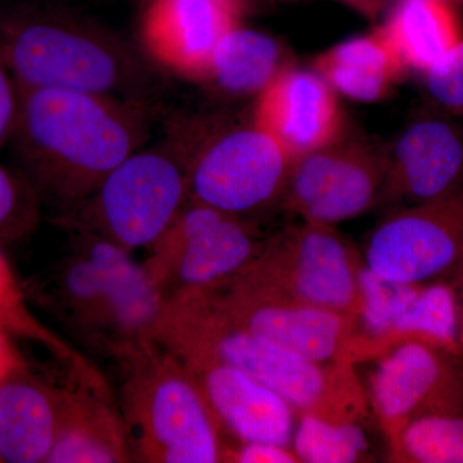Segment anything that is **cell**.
I'll use <instances>...</instances> for the list:
<instances>
[{
	"label": "cell",
	"instance_id": "obj_1",
	"mask_svg": "<svg viewBox=\"0 0 463 463\" xmlns=\"http://www.w3.org/2000/svg\"><path fill=\"white\" fill-rule=\"evenodd\" d=\"M146 136L142 111L130 100L18 88L11 137L33 188L66 209L90 197Z\"/></svg>",
	"mask_w": 463,
	"mask_h": 463
},
{
	"label": "cell",
	"instance_id": "obj_2",
	"mask_svg": "<svg viewBox=\"0 0 463 463\" xmlns=\"http://www.w3.org/2000/svg\"><path fill=\"white\" fill-rule=\"evenodd\" d=\"M154 340L173 354L205 355L239 368L298 413L336 422H359L367 414L354 365L317 364L259 339L230 321L203 289L164 301Z\"/></svg>",
	"mask_w": 463,
	"mask_h": 463
},
{
	"label": "cell",
	"instance_id": "obj_3",
	"mask_svg": "<svg viewBox=\"0 0 463 463\" xmlns=\"http://www.w3.org/2000/svg\"><path fill=\"white\" fill-rule=\"evenodd\" d=\"M112 356L123 370L120 413L134 461L230 462L223 426L178 356L154 340Z\"/></svg>",
	"mask_w": 463,
	"mask_h": 463
},
{
	"label": "cell",
	"instance_id": "obj_4",
	"mask_svg": "<svg viewBox=\"0 0 463 463\" xmlns=\"http://www.w3.org/2000/svg\"><path fill=\"white\" fill-rule=\"evenodd\" d=\"M74 252L53 279V306L84 340L114 355L154 340L164 298L132 252L75 232Z\"/></svg>",
	"mask_w": 463,
	"mask_h": 463
},
{
	"label": "cell",
	"instance_id": "obj_5",
	"mask_svg": "<svg viewBox=\"0 0 463 463\" xmlns=\"http://www.w3.org/2000/svg\"><path fill=\"white\" fill-rule=\"evenodd\" d=\"M0 42L17 88L118 99L143 84L145 71L133 52L111 33L78 18L14 17L0 26Z\"/></svg>",
	"mask_w": 463,
	"mask_h": 463
},
{
	"label": "cell",
	"instance_id": "obj_6",
	"mask_svg": "<svg viewBox=\"0 0 463 463\" xmlns=\"http://www.w3.org/2000/svg\"><path fill=\"white\" fill-rule=\"evenodd\" d=\"M199 145L137 149L90 197L66 210L63 223L130 252L148 249L190 203V165Z\"/></svg>",
	"mask_w": 463,
	"mask_h": 463
},
{
	"label": "cell",
	"instance_id": "obj_7",
	"mask_svg": "<svg viewBox=\"0 0 463 463\" xmlns=\"http://www.w3.org/2000/svg\"><path fill=\"white\" fill-rule=\"evenodd\" d=\"M362 264L364 259L334 225L301 221L265 240L236 276L270 294L358 321Z\"/></svg>",
	"mask_w": 463,
	"mask_h": 463
},
{
	"label": "cell",
	"instance_id": "obj_8",
	"mask_svg": "<svg viewBox=\"0 0 463 463\" xmlns=\"http://www.w3.org/2000/svg\"><path fill=\"white\" fill-rule=\"evenodd\" d=\"M264 241L246 219L190 201L142 265L166 300L228 281L254 260Z\"/></svg>",
	"mask_w": 463,
	"mask_h": 463
},
{
	"label": "cell",
	"instance_id": "obj_9",
	"mask_svg": "<svg viewBox=\"0 0 463 463\" xmlns=\"http://www.w3.org/2000/svg\"><path fill=\"white\" fill-rule=\"evenodd\" d=\"M291 156L257 124L201 139L190 165V201L248 221L281 206Z\"/></svg>",
	"mask_w": 463,
	"mask_h": 463
},
{
	"label": "cell",
	"instance_id": "obj_10",
	"mask_svg": "<svg viewBox=\"0 0 463 463\" xmlns=\"http://www.w3.org/2000/svg\"><path fill=\"white\" fill-rule=\"evenodd\" d=\"M364 263L381 279L423 286L463 267V184L441 199L398 207L371 232Z\"/></svg>",
	"mask_w": 463,
	"mask_h": 463
},
{
	"label": "cell",
	"instance_id": "obj_11",
	"mask_svg": "<svg viewBox=\"0 0 463 463\" xmlns=\"http://www.w3.org/2000/svg\"><path fill=\"white\" fill-rule=\"evenodd\" d=\"M388 146L344 132L336 141L297 158L281 207L301 221L335 225L379 205Z\"/></svg>",
	"mask_w": 463,
	"mask_h": 463
},
{
	"label": "cell",
	"instance_id": "obj_12",
	"mask_svg": "<svg viewBox=\"0 0 463 463\" xmlns=\"http://www.w3.org/2000/svg\"><path fill=\"white\" fill-rule=\"evenodd\" d=\"M203 291L230 321L259 339L317 364L355 365L359 323L352 317L270 294L237 276Z\"/></svg>",
	"mask_w": 463,
	"mask_h": 463
},
{
	"label": "cell",
	"instance_id": "obj_13",
	"mask_svg": "<svg viewBox=\"0 0 463 463\" xmlns=\"http://www.w3.org/2000/svg\"><path fill=\"white\" fill-rule=\"evenodd\" d=\"M370 402L388 441L414 417L463 413L456 355L439 344L407 339L377 356Z\"/></svg>",
	"mask_w": 463,
	"mask_h": 463
},
{
	"label": "cell",
	"instance_id": "obj_14",
	"mask_svg": "<svg viewBox=\"0 0 463 463\" xmlns=\"http://www.w3.org/2000/svg\"><path fill=\"white\" fill-rule=\"evenodd\" d=\"M252 123L276 139L294 161L345 132L336 91L315 70L295 66L259 94Z\"/></svg>",
	"mask_w": 463,
	"mask_h": 463
},
{
	"label": "cell",
	"instance_id": "obj_15",
	"mask_svg": "<svg viewBox=\"0 0 463 463\" xmlns=\"http://www.w3.org/2000/svg\"><path fill=\"white\" fill-rule=\"evenodd\" d=\"M242 11V0H149L143 45L166 69L205 79L215 48L241 25Z\"/></svg>",
	"mask_w": 463,
	"mask_h": 463
},
{
	"label": "cell",
	"instance_id": "obj_16",
	"mask_svg": "<svg viewBox=\"0 0 463 463\" xmlns=\"http://www.w3.org/2000/svg\"><path fill=\"white\" fill-rule=\"evenodd\" d=\"M463 184V134L441 118H421L389 147L379 205H419Z\"/></svg>",
	"mask_w": 463,
	"mask_h": 463
},
{
	"label": "cell",
	"instance_id": "obj_17",
	"mask_svg": "<svg viewBox=\"0 0 463 463\" xmlns=\"http://www.w3.org/2000/svg\"><path fill=\"white\" fill-rule=\"evenodd\" d=\"M176 356L199 381L224 430L239 443L291 448L298 413L281 395L233 365L200 354Z\"/></svg>",
	"mask_w": 463,
	"mask_h": 463
},
{
	"label": "cell",
	"instance_id": "obj_18",
	"mask_svg": "<svg viewBox=\"0 0 463 463\" xmlns=\"http://www.w3.org/2000/svg\"><path fill=\"white\" fill-rule=\"evenodd\" d=\"M74 383L60 388L56 439L45 463L134 461L123 417L109 394Z\"/></svg>",
	"mask_w": 463,
	"mask_h": 463
},
{
	"label": "cell",
	"instance_id": "obj_19",
	"mask_svg": "<svg viewBox=\"0 0 463 463\" xmlns=\"http://www.w3.org/2000/svg\"><path fill=\"white\" fill-rule=\"evenodd\" d=\"M60 388L17 373L0 388V459L45 463L56 439Z\"/></svg>",
	"mask_w": 463,
	"mask_h": 463
},
{
	"label": "cell",
	"instance_id": "obj_20",
	"mask_svg": "<svg viewBox=\"0 0 463 463\" xmlns=\"http://www.w3.org/2000/svg\"><path fill=\"white\" fill-rule=\"evenodd\" d=\"M313 70L337 94L358 102L385 99L408 71L380 29L323 52Z\"/></svg>",
	"mask_w": 463,
	"mask_h": 463
},
{
	"label": "cell",
	"instance_id": "obj_21",
	"mask_svg": "<svg viewBox=\"0 0 463 463\" xmlns=\"http://www.w3.org/2000/svg\"><path fill=\"white\" fill-rule=\"evenodd\" d=\"M379 29L407 70L421 72L463 41L461 21L449 0H403Z\"/></svg>",
	"mask_w": 463,
	"mask_h": 463
},
{
	"label": "cell",
	"instance_id": "obj_22",
	"mask_svg": "<svg viewBox=\"0 0 463 463\" xmlns=\"http://www.w3.org/2000/svg\"><path fill=\"white\" fill-rule=\"evenodd\" d=\"M292 66L291 56L276 39L239 25L215 48L205 79L225 93L258 97Z\"/></svg>",
	"mask_w": 463,
	"mask_h": 463
},
{
	"label": "cell",
	"instance_id": "obj_23",
	"mask_svg": "<svg viewBox=\"0 0 463 463\" xmlns=\"http://www.w3.org/2000/svg\"><path fill=\"white\" fill-rule=\"evenodd\" d=\"M0 330L12 337L32 341L47 349L66 365L71 379L93 389L109 392V383L87 356L60 334L45 326L30 309L7 258L0 250Z\"/></svg>",
	"mask_w": 463,
	"mask_h": 463
},
{
	"label": "cell",
	"instance_id": "obj_24",
	"mask_svg": "<svg viewBox=\"0 0 463 463\" xmlns=\"http://www.w3.org/2000/svg\"><path fill=\"white\" fill-rule=\"evenodd\" d=\"M390 459L403 463H463V413L414 417L389 440Z\"/></svg>",
	"mask_w": 463,
	"mask_h": 463
},
{
	"label": "cell",
	"instance_id": "obj_25",
	"mask_svg": "<svg viewBox=\"0 0 463 463\" xmlns=\"http://www.w3.org/2000/svg\"><path fill=\"white\" fill-rule=\"evenodd\" d=\"M303 463H358L371 461L370 444L358 422H336L298 413L291 443Z\"/></svg>",
	"mask_w": 463,
	"mask_h": 463
},
{
	"label": "cell",
	"instance_id": "obj_26",
	"mask_svg": "<svg viewBox=\"0 0 463 463\" xmlns=\"http://www.w3.org/2000/svg\"><path fill=\"white\" fill-rule=\"evenodd\" d=\"M420 288L421 286L401 285L381 279L362 264L359 270L362 309L358 323H361L364 334L356 346V364L367 359L370 350L389 336Z\"/></svg>",
	"mask_w": 463,
	"mask_h": 463
},
{
	"label": "cell",
	"instance_id": "obj_27",
	"mask_svg": "<svg viewBox=\"0 0 463 463\" xmlns=\"http://www.w3.org/2000/svg\"><path fill=\"white\" fill-rule=\"evenodd\" d=\"M35 196L0 165V240L18 236L35 219Z\"/></svg>",
	"mask_w": 463,
	"mask_h": 463
},
{
	"label": "cell",
	"instance_id": "obj_28",
	"mask_svg": "<svg viewBox=\"0 0 463 463\" xmlns=\"http://www.w3.org/2000/svg\"><path fill=\"white\" fill-rule=\"evenodd\" d=\"M432 99L456 115H463V41L423 72Z\"/></svg>",
	"mask_w": 463,
	"mask_h": 463
},
{
	"label": "cell",
	"instance_id": "obj_29",
	"mask_svg": "<svg viewBox=\"0 0 463 463\" xmlns=\"http://www.w3.org/2000/svg\"><path fill=\"white\" fill-rule=\"evenodd\" d=\"M18 108V88L9 71L2 42H0V146L14 132Z\"/></svg>",
	"mask_w": 463,
	"mask_h": 463
},
{
	"label": "cell",
	"instance_id": "obj_30",
	"mask_svg": "<svg viewBox=\"0 0 463 463\" xmlns=\"http://www.w3.org/2000/svg\"><path fill=\"white\" fill-rule=\"evenodd\" d=\"M230 462L233 463H298L291 448L270 443H239L232 448Z\"/></svg>",
	"mask_w": 463,
	"mask_h": 463
},
{
	"label": "cell",
	"instance_id": "obj_31",
	"mask_svg": "<svg viewBox=\"0 0 463 463\" xmlns=\"http://www.w3.org/2000/svg\"><path fill=\"white\" fill-rule=\"evenodd\" d=\"M12 339L14 337L0 330V388L12 377L26 370L25 362Z\"/></svg>",
	"mask_w": 463,
	"mask_h": 463
},
{
	"label": "cell",
	"instance_id": "obj_32",
	"mask_svg": "<svg viewBox=\"0 0 463 463\" xmlns=\"http://www.w3.org/2000/svg\"><path fill=\"white\" fill-rule=\"evenodd\" d=\"M459 286L458 292V334H457L456 362L463 379V267L456 279Z\"/></svg>",
	"mask_w": 463,
	"mask_h": 463
},
{
	"label": "cell",
	"instance_id": "obj_33",
	"mask_svg": "<svg viewBox=\"0 0 463 463\" xmlns=\"http://www.w3.org/2000/svg\"><path fill=\"white\" fill-rule=\"evenodd\" d=\"M341 2L349 3V5H354V7L371 12L374 5H376L377 0H341Z\"/></svg>",
	"mask_w": 463,
	"mask_h": 463
},
{
	"label": "cell",
	"instance_id": "obj_34",
	"mask_svg": "<svg viewBox=\"0 0 463 463\" xmlns=\"http://www.w3.org/2000/svg\"><path fill=\"white\" fill-rule=\"evenodd\" d=\"M0 462H2V459H0Z\"/></svg>",
	"mask_w": 463,
	"mask_h": 463
}]
</instances>
